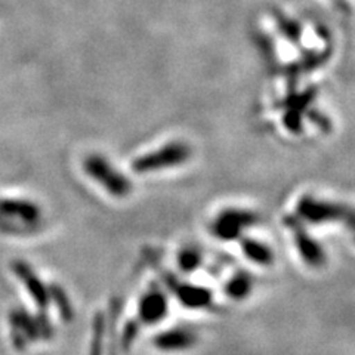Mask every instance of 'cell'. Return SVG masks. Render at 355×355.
<instances>
[{
	"label": "cell",
	"instance_id": "3957f363",
	"mask_svg": "<svg viewBox=\"0 0 355 355\" xmlns=\"http://www.w3.org/2000/svg\"><path fill=\"white\" fill-rule=\"evenodd\" d=\"M85 172L113 197H126L132 191V184L126 175L117 171L110 160L99 154H92L85 160Z\"/></svg>",
	"mask_w": 355,
	"mask_h": 355
},
{
	"label": "cell",
	"instance_id": "6da1fadb",
	"mask_svg": "<svg viewBox=\"0 0 355 355\" xmlns=\"http://www.w3.org/2000/svg\"><path fill=\"white\" fill-rule=\"evenodd\" d=\"M42 220L39 205L30 200L0 197V231L6 234H22L35 231Z\"/></svg>",
	"mask_w": 355,
	"mask_h": 355
},
{
	"label": "cell",
	"instance_id": "ba28073f",
	"mask_svg": "<svg viewBox=\"0 0 355 355\" xmlns=\"http://www.w3.org/2000/svg\"><path fill=\"white\" fill-rule=\"evenodd\" d=\"M164 282L178 301L188 309H207L214 305V296L206 287L180 282L172 275H164Z\"/></svg>",
	"mask_w": 355,
	"mask_h": 355
},
{
	"label": "cell",
	"instance_id": "7a4b0ae2",
	"mask_svg": "<svg viewBox=\"0 0 355 355\" xmlns=\"http://www.w3.org/2000/svg\"><path fill=\"white\" fill-rule=\"evenodd\" d=\"M191 159V147L182 141H172L166 146L141 155L133 162L132 168L137 173H153L166 169L180 168Z\"/></svg>",
	"mask_w": 355,
	"mask_h": 355
},
{
	"label": "cell",
	"instance_id": "8fae6325",
	"mask_svg": "<svg viewBox=\"0 0 355 355\" xmlns=\"http://www.w3.org/2000/svg\"><path fill=\"white\" fill-rule=\"evenodd\" d=\"M241 250L249 261L261 266H268L274 262V252L265 243L253 240V239H243L241 240Z\"/></svg>",
	"mask_w": 355,
	"mask_h": 355
},
{
	"label": "cell",
	"instance_id": "9a60e30c",
	"mask_svg": "<svg viewBox=\"0 0 355 355\" xmlns=\"http://www.w3.org/2000/svg\"><path fill=\"white\" fill-rule=\"evenodd\" d=\"M333 2H335L340 9L345 8V0H333Z\"/></svg>",
	"mask_w": 355,
	"mask_h": 355
},
{
	"label": "cell",
	"instance_id": "5bb4252c",
	"mask_svg": "<svg viewBox=\"0 0 355 355\" xmlns=\"http://www.w3.org/2000/svg\"><path fill=\"white\" fill-rule=\"evenodd\" d=\"M277 26H279V30L282 31L283 37H286L288 42L292 43L301 42L302 27L299 26L297 21L288 18L286 15H277Z\"/></svg>",
	"mask_w": 355,
	"mask_h": 355
},
{
	"label": "cell",
	"instance_id": "30bf717a",
	"mask_svg": "<svg viewBox=\"0 0 355 355\" xmlns=\"http://www.w3.org/2000/svg\"><path fill=\"white\" fill-rule=\"evenodd\" d=\"M196 342H197L196 333L190 329H184V327H173L169 330H164L154 338L155 348H159L160 351H164V352L190 349L196 345Z\"/></svg>",
	"mask_w": 355,
	"mask_h": 355
},
{
	"label": "cell",
	"instance_id": "4fadbf2b",
	"mask_svg": "<svg viewBox=\"0 0 355 355\" xmlns=\"http://www.w3.org/2000/svg\"><path fill=\"white\" fill-rule=\"evenodd\" d=\"M203 262V254L197 248H184L178 253V265H180L181 271L191 274L196 271Z\"/></svg>",
	"mask_w": 355,
	"mask_h": 355
},
{
	"label": "cell",
	"instance_id": "9c48e42d",
	"mask_svg": "<svg viewBox=\"0 0 355 355\" xmlns=\"http://www.w3.org/2000/svg\"><path fill=\"white\" fill-rule=\"evenodd\" d=\"M168 315V297L159 291L157 287H153L147 293H144L138 304V318L144 324H157Z\"/></svg>",
	"mask_w": 355,
	"mask_h": 355
},
{
	"label": "cell",
	"instance_id": "5b68a950",
	"mask_svg": "<svg viewBox=\"0 0 355 355\" xmlns=\"http://www.w3.org/2000/svg\"><path fill=\"white\" fill-rule=\"evenodd\" d=\"M258 215L244 209H225L214 219L210 230L222 241H234L243 237V232L258 222Z\"/></svg>",
	"mask_w": 355,
	"mask_h": 355
},
{
	"label": "cell",
	"instance_id": "277c9868",
	"mask_svg": "<svg viewBox=\"0 0 355 355\" xmlns=\"http://www.w3.org/2000/svg\"><path fill=\"white\" fill-rule=\"evenodd\" d=\"M351 207L329 202V200L315 198L313 196H305L299 200L296 207V215L308 224L323 225L330 222H345Z\"/></svg>",
	"mask_w": 355,
	"mask_h": 355
},
{
	"label": "cell",
	"instance_id": "8992f818",
	"mask_svg": "<svg viewBox=\"0 0 355 355\" xmlns=\"http://www.w3.org/2000/svg\"><path fill=\"white\" fill-rule=\"evenodd\" d=\"M286 225L292 231L297 252L301 254L304 262L311 266V268H321L327 262L326 252L323 246L305 230L301 219L297 216L286 218Z\"/></svg>",
	"mask_w": 355,
	"mask_h": 355
},
{
	"label": "cell",
	"instance_id": "52a82bcc",
	"mask_svg": "<svg viewBox=\"0 0 355 355\" xmlns=\"http://www.w3.org/2000/svg\"><path fill=\"white\" fill-rule=\"evenodd\" d=\"M315 94L313 91H305L302 94H291L282 99L283 108V123L292 133H301L304 128V116L311 114L309 107L313 104Z\"/></svg>",
	"mask_w": 355,
	"mask_h": 355
},
{
	"label": "cell",
	"instance_id": "7c38bea8",
	"mask_svg": "<svg viewBox=\"0 0 355 355\" xmlns=\"http://www.w3.org/2000/svg\"><path fill=\"white\" fill-rule=\"evenodd\" d=\"M253 288V279L252 275L244 271H239L231 277L228 283L225 284V293L232 301H244L249 297Z\"/></svg>",
	"mask_w": 355,
	"mask_h": 355
}]
</instances>
